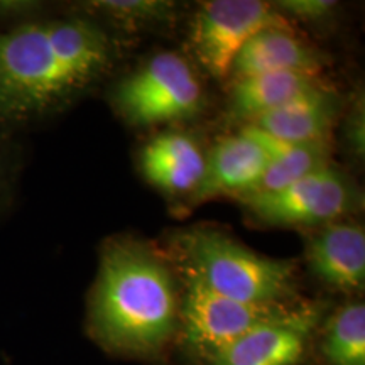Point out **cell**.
<instances>
[{
  "mask_svg": "<svg viewBox=\"0 0 365 365\" xmlns=\"http://www.w3.org/2000/svg\"><path fill=\"white\" fill-rule=\"evenodd\" d=\"M112 61V39L85 16L0 26V132L65 110Z\"/></svg>",
  "mask_w": 365,
  "mask_h": 365,
  "instance_id": "6da1fadb",
  "label": "cell"
},
{
  "mask_svg": "<svg viewBox=\"0 0 365 365\" xmlns=\"http://www.w3.org/2000/svg\"><path fill=\"white\" fill-rule=\"evenodd\" d=\"M178 325L176 282L166 262L139 240H108L88 301L91 336L115 354L156 357Z\"/></svg>",
  "mask_w": 365,
  "mask_h": 365,
  "instance_id": "7a4b0ae2",
  "label": "cell"
},
{
  "mask_svg": "<svg viewBox=\"0 0 365 365\" xmlns=\"http://www.w3.org/2000/svg\"><path fill=\"white\" fill-rule=\"evenodd\" d=\"M176 249L181 274L215 294L257 304L291 303L296 294L293 262L254 252L218 230L182 232Z\"/></svg>",
  "mask_w": 365,
  "mask_h": 365,
  "instance_id": "3957f363",
  "label": "cell"
},
{
  "mask_svg": "<svg viewBox=\"0 0 365 365\" xmlns=\"http://www.w3.org/2000/svg\"><path fill=\"white\" fill-rule=\"evenodd\" d=\"M113 102L130 124H168L198 115L205 103V91L185 58L163 51L150 56L118 83Z\"/></svg>",
  "mask_w": 365,
  "mask_h": 365,
  "instance_id": "277c9868",
  "label": "cell"
},
{
  "mask_svg": "<svg viewBox=\"0 0 365 365\" xmlns=\"http://www.w3.org/2000/svg\"><path fill=\"white\" fill-rule=\"evenodd\" d=\"M181 276L185 279V296L178 330L185 349L205 362L245 333L289 317L298 308L294 303H242L212 293L193 277Z\"/></svg>",
  "mask_w": 365,
  "mask_h": 365,
  "instance_id": "5b68a950",
  "label": "cell"
},
{
  "mask_svg": "<svg viewBox=\"0 0 365 365\" xmlns=\"http://www.w3.org/2000/svg\"><path fill=\"white\" fill-rule=\"evenodd\" d=\"M287 21L262 0H210L191 19L190 51L213 78H228L232 63L250 38Z\"/></svg>",
  "mask_w": 365,
  "mask_h": 365,
  "instance_id": "8992f818",
  "label": "cell"
},
{
  "mask_svg": "<svg viewBox=\"0 0 365 365\" xmlns=\"http://www.w3.org/2000/svg\"><path fill=\"white\" fill-rule=\"evenodd\" d=\"M354 182L331 164L274 193L240 200L255 220L272 227L318 228L339 222L357 207Z\"/></svg>",
  "mask_w": 365,
  "mask_h": 365,
  "instance_id": "52a82bcc",
  "label": "cell"
},
{
  "mask_svg": "<svg viewBox=\"0 0 365 365\" xmlns=\"http://www.w3.org/2000/svg\"><path fill=\"white\" fill-rule=\"evenodd\" d=\"M322 308L299 303L289 317L245 333L205 365H298L317 330Z\"/></svg>",
  "mask_w": 365,
  "mask_h": 365,
  "instance_id": "ba28073f",
  "label": "cell"
},
{
  "mask_svg": "<svg viewBox=\"0 0 365 365\" xmlns=\"http://www.w3.org/2000/svg\"><path fill=\"white\" fill-rule=\"evenodd\" d=\"M304 257L319 282L357 293L365 284V230L362 223L331 222L313 228L304 245Z\"/></svg>",
  "mask_w": 365,
  "mask_h": 365,
  "instance_id": "9c48e42d",
  "label": "cell"
},
{
  "mask_svg": "<svg viewBox=\"0 0 365 365\" xmlns=\"http://www.w3.org/2000/svg\"><path fill=\"white\" fill-rule=\"evenodd\" d=\"M269 161L267 150L242 127L237 134L218 139L210 150L203 180L191 198L195 203L223 195L244 198L255 188Z\"/></svg>",
  "mask_w": 365,
  "mask_h": 365,
  "instance_id": "30bf717a",
  "label": "cell"
},
{
  "mask_svg": "<svg viewBox=\"0 0 365 365\" xmlns=\"http://www.w3.org/2000/svg\"><path fill=\"white\" fill-rule=\"evenodd\" d=\"M339 113V95L322 83L245 125L287 144L330 143Z\"/></svg>",
  "mask_w": 365,
  "mask_h": 365,
  "instance_id": "8fae6325",
  "label": "cell"
},
{
  "mask_svg": "<svg viewBox=\"0 0 365 365\" xmlns=\"http://www.w3.org/2000/svg\"><path fill=\"white\" fill-rule=\"evenodd\" d=\"M323 59L317 49L304 43L291 24L262 29L240 49L232 63V81L267 73H304L319 76Z\"/></svg>",
  "mask_w": 365,
  "mask_h": 365,
  "instance_id": "7c38bea8",
  "label": "cell"
},
{
  "mask_svg": "<svg viewBox=\"0 0 365 365\" xmlns=\"http://www.w3.org/2000/svg\"><path fill=\"white\" fill-rule=\"evenodd\" d=\"M207 156L193 137L182 132L154 135L140 153L145 180L173 196L193 195L203 180Z\"/></svg>",
  "mask_w": 365,
  "mask_h": 365,
  "instance_id": "4fadbf2b",
  "label": "cell"
},
{
  "mask_svg": "<svg viewBox=\"0 0 365 365\" xmlns=\"http://www.w3.org/2000/svg\"><path fill=\"white\" fill-rule=\"evenodd\" d=\"M322 83L319 76L304 73H267L232 81L227 113L245 125Z\"/></svg>",
  "mask_w": 365,
  "mask_h": 365,
  "instance_id": "5bb4252c",
  "label": "cell"
},
{
  "mask_svg": "<svg viewBox=\"0 0 365 365\" xmlns=\"http://www.w3.org/2000/svg\"><path fill=\"white\" fill-rule=\"evenodd\" d=\"M319 352L325 365H365V307L344 304L327 319Z\"/></svg>",
  "mask_w": 365,
  "mask_h": 365,
  "instance_id": "9a60e30c",
  "label": "cell"
},
{
  "mask_svg": "<svg viewBox=\"0 0 365 365\" xmlns=\"http://www.w3.org/2000/svg\"><path fill=\"white\" fill-rule=\"evenodd\" d=\"M331 156V140L330 143H313V144H287L282 143L279 149L271 156L266 171L259 180L255 188L244 198L274 193L286 188L291 182L298 181L299 178L309 173L328 166Z\"/></svg>",
  "mask_w": 365,
  "mask_h": 365,
  "instance_id": "2e32d148",
  "label": "cell"
},
{
  "mask_svg": "<svg viewBox=\"0 0 365 365\" xmlns=\"http://www.w3.org/2000/svg\"><path fill=\"white\" fill-rule=\"evenodd\" d=\"M88 9L91 12L103 14L118 24L149 26L170 21L175 4L163 0H98L90 2Z\"/></svg>",
  "mask_w": 365,
  "mask_h": 365,
  "instance_id": "e0dca14e",
  "label": "cell"
},
{
  "mask_svg": "<svg viewBox=\"0 0 365 365\" xmlns=\"http://www.w3.org/2000/svg\"><path fill=\"white\" fill-rule=\"evenodd\" d=\"M272 7L286 19L287 16H293L304 22H317L331 14L335 2L331 0H281V2L272 4Z\"/></svg>",
  "mask_w": 365,
  "mask_h": 365,
  "instance_id": "ac0fdd59",
  "label": "cell"
},
{
  "mask_svg": "<svg viewBox=\"0 0 365 365\" xmlns=\"http://www.w3.org/2000/svg\"><path fill=\"white\" fill-rule=\"evenodd\" d=\"M46 4L36 0H0V26H12L19 22L44 16Z\"/></svg>",
  "mask_w": 365,
  "mask_h": 365,
  "instance_id": "d6986e66",
  "label": "cell"
},
{
  "mask_svg": "<svg viewBox=\"0 0 365 365\" xmlns=\"http://www.w3.org/2000/svg\"><path fill=\"white\" fill-rule=\"evenodd\" d=\"M346 140H349L350 149L357 158L364 156V98L360 97L354 102L349 112V120H346Z\"/></svg>",
  "mask_w": 365,
  "mask_h": 365,
  "instance_id": "ffe728a7",
  "label": "cell"
},
{
  "mask_svg": "<svg viewBox=\"0 0 365 365\" xmlns=\"http://www.w3.org/2000/svg\"><path fill=\"white\" fill-rule=\"evenodd\" d=\"M0 134H2V132H0ZM6 175H7L6 154H4L2 148H0V195H2L4 188H6Z\"/></svg>",
  "mask_w": 365,
  "mask_h": 365,
  "instance_id": "44dd1931",
  "label": "cell"
}]
</instances>
